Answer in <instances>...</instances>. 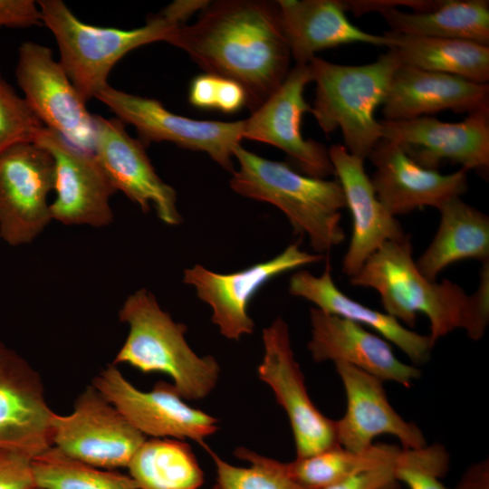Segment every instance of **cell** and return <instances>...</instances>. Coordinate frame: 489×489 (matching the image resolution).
Returning a JSON list of instances; mask_svg holds the SVG:
<instances>
[{
    "instance_id": "ac0fdd59",
    "label": "cell",
    "mask_w": 489,
    "mask_h": 489,
    "mask_svg": "<svg viewBox=\"0 0 489 489\" xmlns=\"http://www.w3.org/2000/svg\"><path fill=\"white\" fill-rule=\"evenodd\" d=\"M53 414L39 373L0 341V448L42 454L53 446Z\"/></svg>"
},
{
    "instance_id": "2e32d148",
    "label": "cell",
    "mask_w": 489,
    "mask_h": 489,
    "mask_svg": "<svg viewBox=\"0 0 489 489\" xmlns=\"http://www.w3.org/2000/svg\"><path fill=\"white\" fill-rule=\"evenodd\" d=\"M34 143L54 162L52 219L65 225L103 227L113 220L110 197L117 191L94 155L82 151L58 133L43 128Z\"/></svg>"
},
{
    "instance_id": "e0dca14e",
    "label": "cell",
    "mask_w": 489,
    "mask_h": 489,
    "mask_svg": "<svg viewBox=\"0 0 489 489\" xmlns=\"http://www.w3.org/2000/svg\"><path fill=\"white\" fill-rule=\"evenodd\" d=\"M94 122L93 155L116 191H121L144 213L153 206L163 223L178 225L181 216L176 191L157 174L146 147L129 136L117 118L94 114Z\"/></svg>"
},
{
    "instance_id": "30bf717a",
    "label": "cell",
    "mask_w": 489,
    "mask_h": 489,
    "mask_svg": "<svg viewBox=\"0 0 489 489\" xmlns=\"http://www.w3.org/2000/svg\"><path fill=\"white\" fill-rule=\"evenodd\" d=\"M54 162L36 143L15 145L0 155V236L12 246L32 243L53 220L48 196Z\"/></svg>"
},
{
    "instance_id": "b9f144b4",
    "label": "cell",
    "mask_w": 489,
    "mask_h": 489,
    "mask_svg": "<svg viewBox=\"0 0 489 489\" xmlns=\"http://www.w3.org/2000/svg\"><path fill=\"white\" fill-rule=\"evenodd\" d=\"M29 489H43V488L34 485V486H32V487L29 488Z\"/></svg>"
},
{
    "instance_id": "836d02e7",
    "label": "cell",
    "mask_w": 489,
    "mask_h": 489,
    "mask_svg": "<svg viewBox=\"0 0 489 489\" xmlns=\"http://www.w3.org/2000/svg\"><path fill=\"white\" fill-rule=\"evenodd\" d=\"M448 465V454L440 445L403 448L397 460L396 476L409 489H448L440 481Z\"/></svg>"
},
{
    "instance_id": "cb8c5ba5",
    "label": "cell",
    "mask_w": 489,
    "mask_h": 489,
    "mask_svg": "<svg viewBox=\"0 0 489 489\" xmlns=\"http://www.w3.org/2000/svg\"><path fill=\"white\" fill-rule=\"evenodd\" d=\"M282 28L296 64H308L319 51L348 43L390 48L394 41L365 32L347 18L343 1L278 0Z\"/></svg>"
},
{
    "instance_id": "603a6c76",
    "label": "cell",
    "mask_w": 489,
    "mask_h": 489,
    "mask_svg": "<svg viewBox=\"0 0 489 489\" xmlns=\"http://www.w3.org/2000/svg\"><path fill=\"white\" fill-rule=\"evenodd\" d=\"M382 107L387 120H411L446 110L469 114L489 109V84L401 63Z\"/></svg>"
},
{
    "instance_id": "83f0119b",
    "label": "cell",
    "mask_w": 489,
    "mask_h": 489,
    "mask_svg": "<svg viewBox=\"0 0 489 489\" xmlns=\"http://www.w3.org/2000/svg\"><path fill=\"white\" fill-rule=\"evenodd\" d=\"M402 64L458 76L478 83L489 81V45L472 41L423 37L386 32Z\"/></svg>"
},
{
    "instance_id": "ffe728a7",
    "label": "cell",
    "mask_w": 489,
    "mask_h": 489,
    "mask_svg": "<svg viewBox=\"0 0 489 489\" xmlns=\"http://www.w3.org/2000/svg\"><path fill=\"white\" fill-rule=\"evenodd\" d=\"M375 168L370 181L379 200L394 216L423 206L437 208L468 188L467 170L443 175L414 162L394 142L381 139L368 158Z\"/></svg>"
},
{
    "instance_id": "ba28073f",
    "label": "cell",
    "mask_w": 489,
    "mask_h": 489,
    "mask_svg": "<svg viewBox=\"0 0 489 489\" xmlns=\"http://www.w3.org/2000/svg\"><path fill=\"white\" fill-rule=\"evenodd\" d=\"M15 78L24 99L45 128L93 154L94 114L49 47L24 42L18 48Z\"/></svg>"
},
{
    "instance_id": "7402d4cb",
    "label": "cell",
    "mask_w": 489,
    "mask_h": 489,
    "mask_svg": "<svg viewBox=\"0 0 489 489\" xmlns=\"http://www.w3.org/2000/svg\"><path fill=\"white\" fill-rule=\"evenodd\" d=\"M310 322L308 349L316 362L346 363L405 387L420 377L418 369L400 361L385 339L364 326L316 307L310 310Z\"/></svg>"
},
{
    "instance_id": "5b68a950",
    "label": "cell",
    "mask_w": 489,
    "mask_h": 489,
    "mask_svg": "<svg viewBox=\"0 0 489 489\" xmlns=\"http://www.w3.org/2000/svg\"><path fill=\"white\" fill-rule=\"evenodd\" d=\"M316 83L311 113L322 131L340 129L343 147L365 159L382 139L374 113L382 105L396 69L401 64L389 50L373 62L343 65L314 56L308 63Z\"/></svg>"
},
{
    "instance_id": "f1b7e54d",
    "label": "cell",
    "mask_w": 489,
    "mask_h": 489,
    "mask_svg": "<svg viewBox=\"0 0 489 489\" xmlns=\"http://www.w3.org/2000/svg\"><path fill=\"white\" fill-rule=\"evenodd\" d=\"M138 489H198L204 473L191 446L184 440H145L128 465Z\"/></svg>"
},
{
    "instance_id": "60d3db41",
    "label": "cell",
    "mask_w": 489,
    "mask_h": 489,
    "mask_svg": "<svg viewBox=\"0 0 489 489\" xmlns=\"http://www.w3.org/2000/svg\"><path fill=\"white\" fill-rule=\"evenodd\" d=\"M456 489H489L488 460L472 465L465 472Z\"/></svg>"
},
{
    "instance_id": "7c38bea8",
    "label": "cell",
    "mask_w": 489,
    "mask_h": 489,
    "mask_svg": "<svg viewBox=\"0 0 489 489\" xmlns=\"http://www.w3.org/2000/svg\"><path fill=\"white\" fill-rule=\"evenodd\" d=\"M91 385L144 436L179 440H204L218 429L217 419L187 405L176 387L158 380L150 391L134 387L113 364Z\"/></svg>"
},
{
    "instance_id": "f546056e",
    "label": "cell",
    "mask_w": 489,
    "mask_h": 489,
    "mask_svg": "<svg viewBox=\"0 0 489 489\" xmlns=\"http://www.w3.org/2000/svg\"><path fill=\"white\" fill-rule=\"evenodd\" d=\"M401 449L393 445H372L362 452L340 446L287 463L292 478L309 489H324L353 475L396 458Z\"/></svg>"
},
{
    "instance_id": "4dcf8cb0",
    "label": "cell",
    "mask_w": 489,
    "mask_h": 489,
    "mask_svg": "<svg viewBox=\"0 0 489 489\" xmlns=\"http://www.w3.org/2000/svg\"><path fill=\"white\" fill-rule=\"evenodd\" d=\"M31 468L34 485L43 489H138L129 475L73 459L55 446L34 457Z\"/></svg>"
},
{
    "instance_id": "8d00e7d4",
    "label": "cell",
    "mask_w": 489,
    "mask_h": 489,
    "mask_svg": "<svg viewBox=\"0 0 489 489\" xmlns=\"http://www.w3.org/2000/svg\"><path fill=\"white\" fill-rule=\"evenodd\" d=\"M35 25H43L37 2L0 0V28H26Z\"/></svg>"
},
{
    "instance_id": "ab89813d",
    "label": "cell",
    "mask_w": 489,
    "mask_h": 489,
    "mask_svg": "<svg viewBox=\"0 0 489 489\" xmlns=\"http://www.w3.org/2000/svg\"><path fill=\"white\" fill-rule=\"evenodd\" d=\"M208 3L206 0H176L166 6L160 14L182 25L195 12L201 11Z\"/></svg>"
},
{
    "instance_id": "4fadbf2b",
    "label": "cell",
    "mask_w": 489,
    "mask_h": 489,
    "mask_svg": "<svg viewBox=\"0 0 489 489\" xmlns=\"http://www.w3.org/2000/svg\"><path fill=\"white\" fill-rule=\"evenodd\" d=\"M323 258V254L302 251L299 244L293 243L268 261L231 273H215L197 264L184 271L183 282L194 286L197 297L210 305L211 320L220 333L238 340L243 335L254 332V322L248 314V304L266 283Z\"/></svg>"
},
{
    "instance_id": "d590c367",
    "label": "cell",
    "mask_w": 489,
    "mask_h": 489,
    "mask_svg": "<svg viewBox=\"0 0 489 489\" xmlns=\"http://www.w3.org/2000/svg\"><path fill=\"white\" fill-rule=\"evenodd\" d=\"M31 458L0 448V489H29L34 485Z\"/></svg>"
},
{
    "instance_id": "6da1fadb",
    "label": "cell",
    "mask_w": 489,
    "mask_h": 489,
    "mask_svg": "<svg viewBox=\"0 0 489 489\" xmlns=\"http://www.w3.org/2000/svg\"><path fill=\"white\" fill-rule=\"evenodd\" d=\"M197 21L165 42L183 50L206 73L239 83L251 113L281 86L291 52L276 1H209Z\"/></svg>"
},
{
    "instance_id": "277c9868",
    "label": "cell",
    "mask_w": 489,
    "mask_h": 489,
    "mask_svg": "<svg viewBox=\"0 0 489 489\" xmlns=\"http://www.w3.org/2000/svg\"><path fill=\"white\" fill-rule=\"evenodd\" d=\"M119 320L129 325V333L113 365L167 374L187 400L202 399L215 388L220 372L217 361L194 352L185 339L187 326L163 311L149 291L142 288L129 295Z\"/></svg>"
},
{
    "instance_id": "484cf974",
    "label": "cell",
    "mask_w": 489,
    "mask_h": 489,
    "mask_svg": "<svg viewBox=\"0 0 489 489\" xmlns=\"http://www.w3.org/2000/svg\"><path fill=\"white\" fill-rule=\"evenodd\" d=\"M289 292L316 305L321 311L366 326L398 347L415 364L428 360L434 347L429 336L403 326L389 314L371 309L346 295L335 284L330 264L315 276L308 271H298L289 281Z\"/></svg>"
},
{
    "instance_id": "7a4b0ae2",
    "label": "cell",
    "mask_w": 489,
    "mask_h": 489,
    "mask_svg": "<svg viewBox=\"0 0 489 489\" xmlns=\"http://www.w3.org/2000/svg\"><path fill=\"white\" fill-rule=\"evenodd\" d=\"M409 235L384 243L365 262L350 283L371 288L380 296L385 312L415 326L417 313L430 323L431 342L456 329L480 340L489 321V261L482 263L478 288L468 294L447 279L440 283L423 275L413 258Z\"/></svg>"
},
{
    "instance_id": "8fae6325",
    "label": "cell",
    "mask_w": 489,
    "mask_h": 489,
    "mask_svg": "<svg viewBox=\"0 0 489 489\" xmlns=\"http://www.w3.org/2000/svg\"><path fill=\"white\" fill-rule=\"evenodd\" d=\"M264 357L258 377L273 390L289 418L296 457H305L339 446L335 420L312 403L304 377L292 349L289 328L281 317L263 330Z\"/></svg>"
},
{
    "instance_id": "44dd1931",
    "label": "cell",
    "mask_w": 489,
    "mask_h": 489,
    "mask_svg": "<svg viewBox=\"0 0 489 489\" xmlns=\"http://www.w3.org/2000/svg\"><path fill=\"white\" fill-rule=\"evenodd\" d=\"M329 156L352 218V234L342 260V273L352 277L384 243L403 239L407 234L397 218L379 200L364 159L342 145H332Z\"/></svg>"
},
{
    "instance_id": "d4e9b609",
    "label": "cell",
    "mask_w": 489,
    "mask_h": 489,
    "mask_svg": "<svg viewBox=\"0 0 489 489\" xmlns=\"http://www.w3.org/2000/svg\"><path fill=\"white\" fill-rule=\"evenodd\" d=\"M347 10L379 12L390 32L423 37L461 39L489 45V1H427L422 10L405 12L388 1H348Z\"/></svg>"
},
{
    "instance_id": "e575fe53",
    "label": "cell",
    "mask_w": 489,
    "mask_h": 489,
    "mask_svg": "<svg viewBox=\"0 0 489 489\" xmlns=\"http://www.w3.org/2000/svg\"><path fill=\"white\" fill-rule=\"evenodd\" d=\"M398 455L388 462L360 472L324 489H399V482L396 476Z\"/></svg>"
},
{
    "instance_id": "7bdbcfd3",
    "label": "cell",
    "mask_w": 489,
    "mask_h": 489,
    "mask_svg": "<svg viewBox=\"0 0 489 489\" xmlns=\"http://www.w3.org/2000/svg\"><path fill=\"white\" fill-rule=\"evenodd\" d=\"M212 489H219L218 485L217 484H215Z\"/></svg>"
},
{
    "instance_id": "5bb4252c",
    "label": "cell",
    "mask_w": 489,
    "mask_h": 489,
    "mask_svg": "<svg viewBox=\"0 0 489 489\" xmlns=\"http://www.w3.org/2000/svg\"><path fill=\"white\" fill-rule=\"evenodd\" d=\"M382 139L398 145L422 168L437 170L444 161L466 170L489 168V109L467 114L459 122L424 116L405 120H379Z\"/></svg>"
},
{
    "instance_id": "1f68e13d",
    "label": "cell",
    "mask_w": 489,
    "mask_h": 489,
    "mask_svg": "<svg viewBox=\"0 0 489 489\" xmlns=\"http://www.w3.org/2000/svg\"><path fill=\"white\" fill-rule=\"evenodd\" d=\"M205 448L214 461L219 489H309L292 478L287 463L261 455L246 447H237L235 455L250 465L235 466L206 446Z\"/></svg>"
},
{
    "instance_id": "3957f363",
    "label": "cell",
    "mask_w": 489,
    "mask_h": 489,
    "mask_svg": "<svg viewBox=\"0 0 489 489\" xmlns=\"http://www.w3.org/2000/svg\"><path fill=\"white\" fill-rule=\"evenodd\" d=\"M234 158L239 168L232 173L230 187L243 197L278 207L296 234L308 236L314 252H328L345 240L340 221L346 202L338 179L301 174L241 144L234 149Z\"/></svg>"
},
{
    "instance_id": "d6a6232c",
    "label": "cell",
    "mask_w": 489,
    "mask_h": 489,
    "mask_svg": "<svg viewBox=\"0 0 489 489\" xmlns=\"http://www.w3.org/2000/svg\"><path fill=\"white\" fill-rule=\"evenodd\" d=\"M44 128L29 105L0 72V155L22 143H34Z\"/></svg>"
},
{
    "instance_id": "9a60e30c",
    "label": "cell",
    "mask_w": 489,
    "mask_h": 489,
    "mask_svg": "<svg viewBox=\"0 0 489 489\" xmlns=\"http://www.w3.org/2000/svg\"><path fill=\"white\" fill-rule=\"evenodd\" d=\"M312 82L309 64H296L281 86L244 120V139L273 145L283 150L306 176L326 178L334 175L329 149L301 131L304 113L311 111L303 93Z\"/></svg>"
},
{
    "instance_id": "d6986e66",
    "label": "cell",
    "mask_w": 489,
    "mask_h": 489,
    "mask_svg": "<svg viewBox=\"0 0 489 489\" xmlns=\"http://www.w3.org/2000/svg\"><path fill=\"white\" fill-rule=\"evenodd\" d=\"M346 394V411L335 420L339 445L353 452L369 449L380 435L396 436L404 449L427 446L419 427L389 404L382 380L346 363H334Z\"/></svg>"
},
{
    "instance_id": "4316f807",
    "label": "cell",
    "mask_w": 489,
    "mask_h": 489,
    "mask_svg": "<svg viewBox=\"0 0 489 489\" xmlns=\"http://www.w3.org/2000/svg\"><path fill=\"white\" fill-rule=\"evenodd\" d=\"M440 223L428 247L416 261L420 273L431 281L454 263L489 260V217L464 202L451 197L437 207Z\"/></svg>"
},
{
    "instance_id": "52a82bcc",
    "label": "cell",
    "mask_w": 489,
    "mask_h": 489,
    "mask_svg": "<svg viewBox=\"0 0 489 489\" xmlns=\"http://www.w3.org/2000/svg\"><path fill=\"white\" fill-rule=\"evenodd\" d=\"M95 99L105 104L124 124L135 127L139 140L172 142L190 150L208 154L225 170L233 173L234 149L244 139V120H200L175 114L158 100L103 88Z\"/></svg>"
},
{
    "instance_id": "9c48e42d",
    "label": "cell",
    "mask_w": 489,
    "mask_h": 489,
    "mask_svg": "<svg viewBox=\"0 0 489 489\" xmlns=\"http://www.w3.org/2000/svg\"><path fill=\"white\" fill-rule=\"evenodd\" d=\"M53 446L64 455L107 470L127 467L146 440L92 385L75 399L66 416L53 414Z\"/></svg>"
},
{
    "instance_id": "f35d334b",
    "label": "cell",
    "mask_w": 489,
    "mask_h": 489,
    "mask_svg": "<svg viewBox=\"0 0 489 489\" xmlns=\"http://www.w3.org/2000/svg\"><path fill=\"white\" fill-rule=\"evenodd\" d=\"M246 106V94L236 82L220 78L216 109L224 113H235Z\"/></svg>"
},
{
    "instance_id": "8992f818",
    "label": "cell",
    "mask_w": 489,
    "mask_h": 489,
    "mask_svg": "<svg viewBox=\"0 0 489 489\" xmlns=\"http://www.w3.org/2000/svg\"><path fill=\"white\" fill-rule=\"evenodd\" d=\"M37 5L43 24L56 39L60 64L86 102L109 85L111 69L124 55L142 45L165 42L179 26L160 14L131 30L94 26L80 21L62 0H40Z\"/></svg>"
},
{
    "instance_id": "74e56055",
    "label": "cell",
    "mask_w": 489,
    "mask_h": 489,
    "mask_svg": "<svg viewBox=\"0 0 489 489\" xmlns=\"http://www.w3.org/2000/svg\"><path fill=\"white\" fill-rule=\"evenodd\" d=\"M220 78L206 72L196 76L189 86V102L200 109H216Z\"/></svg>"
}]
</instances>
